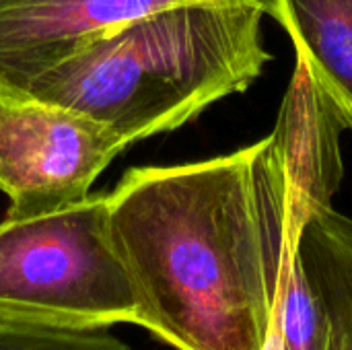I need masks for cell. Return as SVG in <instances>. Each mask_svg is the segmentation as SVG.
I'll return each mask as SVG.
<instances>
[{"label": "cell", "instance_id": "6da1fadb", "mask_svg": "<svg viewBox=\"0 0 352 350\" xmlns=\"http://www.w3.org/2000/svg\"><path fill=\"white\" fill-rule=\"evenodd\" d=\"M107 206L138 326L177 350H270L297 237L268 136L206 161L134 167Z\"/></svg>", "mask_w": 352, "mask_h": 350}, {"label": "cell", "instance_id": "7a4b0ae2", "mask_svg": "<svg viewBox=\"0 0 352 350\" xmlns=\"http://www.w3.org/2000/svg\"><path fill=\"white\" fill-rule=\"evenodd\" d=\"M262 19L237 4L157 10L89 41L39 76L25 101L87 118L128 149L254 85L272 60Z\"/></svg>", "mask_w": 352, "mask_h": 350}, {"label": "cell", "instance_id": "3957f363", "mask_svg": "<svg viewBox=\"0 0 352 350\" xmlns=\"http://www.w3.org/2000/svg\"><path fill=\"white\" fill-rule=\"evenodd\" d=\"M109 229L107 194L0 223V322L56 330L136 324Z\"/></svg>", "mask_w": 352, "mask_h": 350}, {"label": "cell", "instance_id": "277c9868", "mask_svg": "<svg viewBox=\"0 0 352 350\" xmlns=\"http://www.w3.org/2000/svg\"><path fill=\"white\" fill-rule=\"evenodd\" d=\"M126 151L76 113L35 101H0V192L8 217H33L85 200L105 167Z\"/></svg>", "mask_w": 352, "mask_h": 350}, {"label": "cell", "instance_id": "5b68a950", "mask_svg": "<svg viewBox=\"0 0 352 350\" xmlns=\"http://www.w3.org/2000/svg\"><path fill=\"white\" fill-rule=\"evenodd\" d=\"M254 6L278 17L280 0H0V101H25L47 70L120 25L192 4Z\"/></svg>", "mask_w": 352, "mask_h": 350}, {"label": "cell", "instance_id": "8992f818", "mask_svg": "<svg viewBox=\"0 0 352 350\" xmlns=\"http://www.w3.org/2000/svg\"><path fill=\"white\" fill-rule=\"evenodd\" d=\"M295 56V70L268 138L287 182L291 225L297 237L316 212L332 208V198L340 190L344 126L318 89L305 58Z\"/></svg>", "mask_w": 352, "mask_h": 350}, {"label": "cell", "instance_id": "52a82bcc", "mask_svg": "<svg viewBox=\"0 0 352 350\" xmlns=\"http://www.w3.org/2000/svg\"><path fill=\"white\" fill-rule=\"evenodd\" d=\"M276 21L338 122L352 130V0H280Z\"/></svg>", "mask_w": 352, "mask_h": 350}, {"label": "cell", "instance_id": "ba28073f", "mask_svg": "<svg viewBox=\"0 0 352 350\" xmlns=\"http://www.w3.org/2000/svg\"><path fill=\"white\" fill-rule=\"evenodd\" d=\"M297 256L328 318V350H352V219L334 206L297 235Z\"/></svg>", "mask_w": 352, "mask_h": 350}, {"label": "cell", "instance_id": "9c48e42d", "mask_svg": "<svg viewBox=\"0 0 352 350\" xmlns=\"http://www.w3.org/2000/svg\"><path fill=\"white\" fill-rule=\"evenodd\" d=\"M328 318L297 256L283 287L276 316L278 350H328Z\"/></svg>", "mask_w": 352, "mask_h": 350}, {"label": "cell", "instance_id": "30bf717a", "mask_svg": "<svg viewBox=\"0 0 352 350\" xmlns=\"http://www.w3.org/2000/svg\"><path fill=\"white\" fill-rule=\"evenodd\" d=\"M0 350H132L105 330H56L0 322Z\"/></svg>", "mask_w": 352, "mask_h": 350}, {"label": "cell", "instance_id": "8fae6325", "mask_svg": "<svg viewBox=\"0 0 352 350\" xmlns=\"http://www.w3.org/2000/svg\"><path fill=\"white\" fill-rule=\"evenodd\" d=\"M270 350H278V347H276V340H272V344H270Z\"/></svg>", "mask_w": 352, "mask_h": 350}]
</instances>
